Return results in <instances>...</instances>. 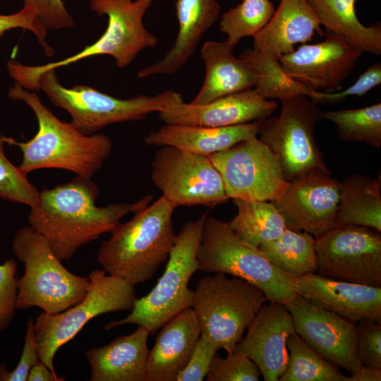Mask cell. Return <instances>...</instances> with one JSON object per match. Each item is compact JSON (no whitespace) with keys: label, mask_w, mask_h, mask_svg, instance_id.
I'll use <instances>...</instances> for the list:
<instances>
[{"label":"cell","mask_w":381,"mask_h":381,"mask_svg":"<svg viewBox=\"0 0 381 381\" xmlns=\"http://www.w3.org/2000/svg\"><path fill=\"white\" fill-rule=\"evenodd\" d=\"M277 107L252 89L235 92L204 104L184 102L180 93L163 111L159 112L165 124H188L225 127L264 120Z\"/></svg>","instance_id":"obj_18"},{"label":"cell","mask_w":381,"mask_h":381,"mask_svg":"<svg viewBox=\"0 0 381 381\" xmlns=\"http://www.w3.org/2000/svg\"><path fill=\"white\" fill-rule=\"evenodd\" d=\"M281 102L279 116L262 120L258 135L277 158L285 179L289 182L314 170L329 172L315 138L321 119L318 104L305 95Z\"/></svg>","instance_id":"obj_11"},{"label":"cell","mask_w":381,"mask_h":381,"mask_svg":"<svg viewBox=\"0 0 381 381\" xmlns=\"http://www.w3.org/2000/svg\"><path fill=\"white\" fill-rule=\"evenodd\" d=\"M39 90L54 105L66 110L71 117V125L86 135L97 133L110 124L141 121L150 113H159L169 105L176 94L167 90L155 96L140 95L121 99L89 85L66 87L59 82L56 70L42 74Z\"/></svg>","instance_id":"obj_9"},{"label":"cell","mask_w":381,"mask_h":381,"mask_svg":"<svg viewBox=\"0 0 381 381\" xmlns=\"http://www.w3.org/2000/svg\"><path fill=\"white\" fill-rule=\"evenodd\" d=\"M12 142V138L0 133V198L31 207L37 202L40 191L29 181L27 174L6 157L5 145Z\"/></svg>","instance_id":"obj_35"},{"label":"cell","mask_w":381,"mask_h":381,"mask_svg":"<svg viewBox=\"0 0 381 381\" xmlns=\"http://www.w3.org/2000/svg\"><path fill=\"white\" fill-rule=\"evenodd\" d=\"M294 332L293 319L286 306L270 302L260 308L234 351L248 357L264 380L278 381L287 367V339Z\"/></svg>","instance_id":"obj_19"},{"label":"cell","mask_w":381,"mask_h":381,"mask_svg":"<svg viewBox=\"0 0 381 381\" xmlns=\"http://www.w3.org/2000/svg\"><path fill=\"white\" fill-rule=\"evenodd\" d=\"M267 301L264 292L255 285L216 272L199 279L190 308L200 334L231 354Z\"/></svg>","instance_id":"obj_8"},{"label":"cell","mask_w":381,"mask_h":381,"mask_svg":"<svg viewBox=\"0 0 381 381\" xmlns=\"http://www.w3.org/2000/svg\"><path fill=\"white\" fill-rule=\"evenodd\" d=\"M98 196L92 179L78 175L68 183L43 189L30 207L29 226L45 238L61 261L68 260L80 247L111 233L123 217L147 207L153 199L147 195L132 203L98 207Z\"/></svg>","instance_id":"obj_1"},{"label":"cell","mask_w":381,"mask_h":381,"mask_svg":"<svg viewBox=\"0 0 381 381\" xmlns=\"http://www.w3.org/2000/svg\"><path fill=\"white\" fill-rule=\"evenodd\" d=\"M17 270L13 258L0 263V332L8 327L16 310Z\"/></svg>","instance_id":"obj_39"},{"label":"cell","mask_w":381,"mask_h":381,"mask_svg":"<svg viewBox=\"0 0 381 381\" xmlns=\"http://www.w3.org/2000/svg\"><path fill=\"white\" fill-rule=\"evenodd\" d=\"M237 213L228 222L241 239L259 248L278 238L286 229L284 219L271 201L233 200Z\"/></svg>","instance_id":"obj_30"},{"label":"cell","mask_w":381,"mask_h":381,"mask_svg":"<svg viewBox=\"0 0 381 381\" xmlns=\"http://www.w3.org/2000/svg\"><path fill=\"white\" fill-rule=\"evenodd\" d=\"M381 83V64L377 62L369 66L349 87L338 92L314 91L309 98L317 104H334L351 96L359 97L367 94Z\"/></svg>","instance_id":"obj_37"},{"label":"cell","mask_w":381,"mask_h":381,"mask_svg":"<svg viewBox=\"0 0 381 381\" xmlns=\"http://www.w3.org/2000/svg\"><path fill=\"white\" fill-rule=\"evenodd\" d=\"M381 186L377 179L359 174L346 177L340 185L334 227L356 225L381 231Z\"/></svg>","instance_id":"obj_28"},{"label":"cell","mask_w":381,"mask_h":381,"mask_svg":"<svg viewBox=\"0 0 381 381\" xmlns=\"http://www.w3.org/2000/svg\"><path fill=\"white\" fill-rule=\"evenodd\" d=\"M260 372L257 365L243 353L234 351L222 358L214 356L206 375L207 381H258Z\"/></svg>","instance_id":"obj_36"},{"label":"cell","mask_w":381,"mask_h":381,"mask_svg":"<svg viewBox=\"0 0 381 381\" xmlns=\"http://www.w3.org/2000/svg\"><path fill=\"white\" fill-rule=\"evenodd\" d=\"M295 332L316 353L351 374L362 365L356 322L320 308L297 294L286 306Z\"/></svg>","instance_id":"obj_15"},{"label":"cell","mask_w":381,"mask_h":381,"mask_svg":"<svg viewBox=\"0 0 381 381\" xmlns=\"http://www.w3.org/2000/svg\"><path fill=\"white\" fill-rule=\"evenodd\" d=\"M39 361L35 339L34 321L32 318H29L20 358L16 368L11 371H8L4 364L0 365V381H27L30 369Z\"/></svg>","instance_id":"obj_43"},{"label":"cell","mask_w":381,"mask_h":381,"mask_svg":"<svg viewBox=\"0 0 381 381\" xmlns=\"http://www.w3.org/2000/svg\"><path fill=\"white\" fill-rule=\"evenodd\" d=\"M326 32L338 35L373 55L381 54L380 23L365 26L357 17V0H308Z\"/></svg>","instance_id":"obj_27"},{"label":"cell","mask_w":381,"mask_h":381,"mask_svg":"<svg viewBox=\"0 0 381 381\" xmlns=\"http://www.w3.org/2000/svg\"><path fill=\"white\" fill-rule=\"evenodd\" d=\"M321 25L308 0H281L266 25L253 37V49L279 60L315 33L323 36Z\"/></svg>","instance_id":"obj_21"},{"label":"cell","mask_w":381,"mask_h":381,"mask_svg":"<svg viewBox=\"0 0 381 381\" xmlns=\"http://www.w3.org/2000/svg\"><path fill=\"white\" fill-rule=\"evenodd\" d=\"M270 0H242L236 6L222 14L220 31L226 35L228 42L235 47L246 37H253L268 23L274 12Z\"/></svg>","instance_id":"obj_34"},{"label":"cell","mask_w":381,"mask_h":381,"mask_svg":"<svg viewBox=\"0 0 381 381\" xmlns=\"http://www.w3.org/2000/svg\"><path fill=\"white\" fill-rule=\"evenodd\" d=\"M23 6L35 11L37 20L47 32L68 29L75 24L63 0H23Z\"/></svg>","instance_id":"obj_40"},{"label":"cell","mask_w":381,"mask_h":381,"mask_svg":"<svg viewBox=\"0 0 381 381\" xmlns=\"http://www.w3.org/2000/svg\"><path fill=\"white\" fill-rule=\"evenodd\" d=\"M381 368L362 365L348 377V381H380Z\"/></svg>","instance_id":"obj_45"},{"label":"cell","mask_w":381,"mask_h":381,"mask_svg":"<svg viewBox=\"0 0 381 381\" xmlns=\"http://www.w3.org/2000/svg\"><path fill=\"white\" fill-rule=\"evenodd\" d=\"M22 28L32 32L37 37L47 56L54 54V49L46 40L47 31L37 20L35 11L29 7L23 6L19 11L12 14L0 13V37L7 31Z\"/></svg>","instance_id":"obj_42"},{"label":"cell","mask_w":381,"mask_h":381,"mask_svg":"<svg viewBox=\"0 0 381 381\" xmlns=\"http://www.w3.org/2000/svg\"><path fill=\"white\" fill-rule=\"evenodd\" d=\"M234 47L226 40L207 41L201 56L205 66L204 83L190 103L204 104L225 95L252 89L256 76L251 68L234 54Z\"/></svg>","instance_id":"obj_26"},{"label":"cell","mask_w":381,"mask_h":381,"mask_svg":"<svg viewBox=\"0 0 381 381\" xmlns=\"http://www.w3.org/2000/svg\"><path fill=\"white\" fill-rule=\"evenodd\" d=\"M254 72L256 83L253 90L267 99H285L298 95L311 97L314 90L287 75L279 60L255 50L248 49L239 56Z\"/></svg>","instance_id":"obj_31"},{"label":"cell","mask_w":381,"mask_h":381,"mask_svg":"<svg viewBox=\"0 0 381 381\" xmlns=\"http://www.w3.org/2000/svg\"><path fill=\"white\" fill-rule=\"evenodd\" d=\"M151 163V180L176 207H214L228 201L224 181L209 157L163 146Z\"/></svg>","instance_id":"obj_12"},{"label":"cell","mask_w":381,"mask_h":381,"mask_svg":"<svg viewBox=\"0 0 381 381\" xmlns=\"http://www.w3.org/2000/svg\"><path fill=\"white\" fill-rule=\"evenodd\" d=\"M260 121L225 126L209 127L188 124H165L145 138L148 145L176 148L210 157L234 145L258 136Z\"/></svg>","instance_id":"obj_25"},{"label":"cell","mask_w":381,"mask_h":381,"mask_svg":"<svg viewBox=\"0 0 381 381\" xmlns=\"http://www.w3.org/2000/svg\"><path fill=\"white\" fill-rule=\"evenodd\" d=\"M316 273L351 283L381 286V235L373 229L335 226L315 237Z\"/></svg>","instance_id":"obj_13"},{"label":"cell","mask_w":381,"mask_h":381,"mask_svg":"<svg viewBox=\"0 0 381 381\" xmlns=\"http://www.w3.org/2000/svg\"><path fill=\"white\" fill-rule=\"evenodd\" d=\"M356 326L359 361L381 368V322L363 319L356 322Z\"/></svg>","instance_id":"obj_38"},{"label":"cell","mask_w":381,"mask_h":381,"mask_svg":"<svg viewBox=\"0 0 381 381\" xmlns=\"http://www.w3.org/2000/svg\"><path fill=\"white\" fill-rule=\"evenodd\" d=\"M8 96L25 102L38 123L37 132L32 138L26 142H12L22 152L18 167L23 173L54 168L92 179L110 156L113 143L109 136L104 133L86 135L71 123L59 120L34 90L15 83L8 90Z\"/></svg>","instance_id":"obj_2"},{"label":"cell","mask_w":381,"mask_h":381,"mask_svg":"<svg viewBox=\"0 0 381 381\" xmlns=\"http://www.w3.org/2000/svg\"><path fill=\"white\" fill-rule=\"evenodd\" d=\"M64 377L52 371L44 363L39 361L30 369L27 381H64Z\"/></svg>","instance_id":"obj_44"},{"label":"cell","mask_w":381,"mask_h":381,"mask_svg":"<svg viewBox=\"0 0 381 381\" xmlns=\"http://www.w3.org/2000/svg\"><path fill=\"white\" fill-rule=\"evenodd\" d=\"M289 361L281 381H348L337 365L310 348L296 332L287 339Z\"/></svg>","instance_id":"obj_32"},{"label":"cell","mask_w":381,"mask_h":381,"mask_svg":"<svg viewBox=\"0 0 381 381\" xmlns=\"http://www.w3.org/2000/svg\"><path fill=\"white\" fill-rule=\"evenodd\" d=\"M175 9L179 30L174 45L159 61L139 71L138 77L170 75L183 67L219 18L221 6L216 0H176Z\"/></svg>","instance_id":"obj_23"},{"label":"cell","mask_w":381,"mask_h":381,"mask_svg":"<svg viewBox=\"0 0 381 381\" xmlns=\"http://www.w3.org/2000/svg\"><path fill=\"white\" fill-rule=\"evenodd\" d=\"M176 208L162 195L134 212L128 222L119 223L98 250L97 262L103 270L134 286L152 279L175 243L172 217Z\"/></svg>","instance_id":"obj_3"},{"label":"cell","mask_w":381,"mask_h":381,"mask_svg":"<svg viewBox=\"0 0 381 381\" xmlns=\"http://www.w3.org/2000/svg\"><path fill=\"white\" fill-rule=\"evenodd\" d=\"M207 215L205 212L182 226L157 284L147 294L135 300L128 316L109 322L104 329L135 324L155 334L180 312L191 307L193 291L188 287V283L198 270L197 253Z\"/></svg>","instance_id":"obj_7"},{"label":"cell","mask_w":381,"mask_h":381,"mask_svg":"<svg viewBox=\"0 0 381 381\" xmlns=\"http://www.w3.org/2000/svg\"><path fill=\"white\" fill-rule=\"evenodd\" d=\"M149 331L142 326L85 353L91 368L90 381H146Z\"/></svg>","instance_id":"obj_24"},{"label":"cell","mask_w":381,"mask_h":381,"mask_svg":"<svg viewBox=\"0 0 381 381\" xmlns=\"http://www.w3.org/2000/svg\"><path fill=\"white\" fill-rule=\"evenodd\" d=\"M152 0H91L90 8L97 16H107L105 32L92 44L65 59L42 65H24L10 60L8 73L15 83L29 90H39L42 73L56 70L88 57L112 56L119 68H126L141 51L158 44L157 37L144 26L143 19Z\"/></svg>","instance_id":"obj_4"},{"label":"cell","mask_w":381,"mask_h":381,"mask_svg":"<svg viewBox=\"0 0 381 381\" xmlns=\"http://www.w3.org/2000/svg\"><path fill=\"white\" fill-rule=\"evenodd\" d=\"M198 270L220 272L255 285L267 301L286 306L297 294L296 278L274 265L262 251L238 236L224 222L206 217L198 249Z\"/></svg>","instance_id":"obj_5"},{"label":"cell","mask_w":381,"mask_h":381,"mask_svg":"<svg viewBox=\"0 0 381 381\" xmlns=\"http://www.w3.org/2000/svg\"><path fill=\"white\" fill-rule=\"evenodd\" d=\"M209 157L229 199L274 202L288 185L277 158L258 136Z\"/></svg>","instance_id":"obj_14"},{"label":"cell","mask_w":381,"mask_h":381,"mask_svg":"<svg viewBox=\"0 0 381 381\" xmlns=\"http://www.w3.org/2000/svg\"><path fill=\"white\" fill-rule=\"evenodd\" d=\"M11 248L25 267L24 274L17 280L16 309L38 307L46 313L55 314L85 298L89 277L66 269L45 238L29 225L18 230Z\"/></svg>","instance_id":"obj_6"},{"label":"cell","mask_w":381,"mask_h":381,"mask_svg":"<svg viewBox=\"0 0 381 381\" xmlns=\"http://www.w3.org/2000/svg\"><path fill=\"white\" fill-rule=\"evenodd\" d=\"M340 185L330 171H311L289 181L280 198L272 202L287 228L316 237L334 227Z\"/></svg>","instance_id":"obj_16"},{"label":"cell","mask_w":381,"mask_h":381,"mask_svg":"<svg viewBox=\"0 0 381 381\" xmlns=\"http://www.w3.org/2000/svg\"><path fill=\"white\" fill-rule=\"evenodd\" d=\"M321 119L333 122L339 139L381 147V103L358 109L321 111Z\"/></svg>","instance_id":"obj_33"},{"label":"cell","mask_w":381,"mask_h":381,"mask_svg":"<svg viewBox=\"0 0 381 381\" xmlns=\"http://www.w3.org/2000/svg\"><path fill=\"white\" fill-rule=\"evenodd\" d=\"M85 298L78 304L55 314L40 313L34 322L35 339L39 360L55 373L56 351L80 331L91 319L102 314L131 311L138 298L134 285L126 279L92 270Z\"/></svg>","instance_id":"obj_10"},{"label":"cell","mask_w":381,"mask_h":381,"mask_svg":"<svg viewBox=\"0 0 381 381\" xmlns=\"http://www.w3.org/2000/svg\"><path fill=\"white\" fill-rule=\"evenodd\" d=\"M219 349L210 339L200 334L190 359L176 381H202Z\"/></svg>","instance_id":"obj_41"},{"label":"cell","mask_w":381,"mask_h":381,"mask_svg":"<svg viewBox=\"0 0 381 381\" xmlns=\"http://www.w3.org/2000/svg\"><path fill=\"white\" fill-rule=\"evenodd\" d=\"M162 327L149 351L146 381H176L200 336L191 308L182 310Z\"/></svg>","instance_id":"obj_22"},{"label":"cell","mask_w":381,"mask_h":381,"mask_svg":"<svg viewBox=\"0 0 381 381\" xmlns=\"http://www.w3.org/2000/svg\"><path fill=\"white\" fill-rule=\"evenodd\" d=\"M297 293L326 310L353 322H381V286L336 280L317 273L296 279Z\"/></svg>","instance_id":"obj_20"},{"label":"cell","mask_w":381,"mask_h":381,"mask_svg":"<svg viewBox=\"0 0 381 381\" xmlns=\"http://www.w3.org/2000/svg\"><path fill=\"white\" fill-rule=\"evenodd\" d=\"M316 44H304L279 61L284 72L310 90L334 92L349 77L363 52L342 37L325 32Z\"/></svg>","instance_id":"obj_17"},{"label":"cell","mask_w":381,"mask_h":381,"mask_svg":"<svg viewBox=\"0 0 381 381\" xmlns=\"http://www.w3.org/2000/svg\"><path fill=\"white\" fill-rule=\"evenodd\" d=\"M258 248L274 265L292 277L316 273L315 238L306 231L286 227L278 238Z\"/></svg>","instance_id":"obj_29"}]
</instances>
